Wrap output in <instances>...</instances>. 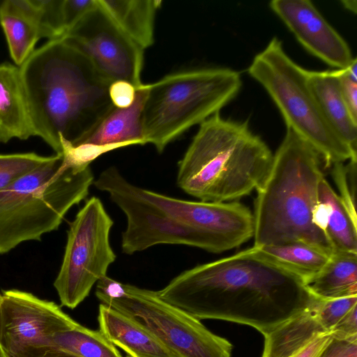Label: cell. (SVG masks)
<instances>
[{"instance_id": "cell-14", "label": "cell", "mask_w": 357, "mask_h": 357, "mask_svg": "<svg viewBox=\"0 0 357 357\" xmlns=\"http://www.w3.org/2000/svg\"><path fill=\"white\" fill-rule=\"evenodd\" d=\"M270 8L297 40L326 64L342 70L354 61L345 40L309 0H273Z\"/></svg>"}, {"instance_id": "cell-36", "label": "cell", "mask_w": 357, "mask_h": 357, "mask_svg": "<svg viewBox=\"0 0 357 357\" xmlns=\"http://www.w3.org/2000/svg\"><path fill=\"white\" fill-rule=\"evenodd\" d=\"M45 357H77L60 349H54L48 352Z\"/></svg>"}, {"instance_id": "cell-6", "label": "cell", "mask_w": 357, "mask_h": 357, "mask_svg": "<svg viewBox=\"0 0 357 357\" xmlns=\"http://www.w3.org/2000/svg\"><path fill=\"white\" fill-rule=\"evenodd\" d=\"M241 86L239 73L227 68L180 71L148 84L142 114L146 144L162 152L189 128L219 113Z\"/></svg>"}, {"instance_id": "cell-23", "label": "cell", "mask_w": 357, "mask_h": 357, "mask_svg": "<svg viewBox=\"0 0 357 357\" xmlns=\"http://www.w3.org/2000/svg\"><path fill=\"white\" fill-rule=\"evenodd\" d=\"M307 286L321 300L357 296V254L333 253Z\"/></svg>"}, {"instance_id": "cell-2", "label": "cell", "mask_w": 357, "mask_h": 357, "mask_svg": "<svg viewBox=\"0 0 357 357\" xmlns=\"http://www.w3.org/2000/svg\"><path fill=\"white\" fill-rule=\"evenodd\" d=\"M20 70L35 135L56 154L60 137L78 144L114 107L111 82L61 39L35 50Z\"/></svg>"}, {"instance_id": "cell-18", "label": "cell", "mask_w": 357, "mask_h": 357, "mask_svg": "<svg viewBox=\"0 0 357 357\" xmlns=\"http://www.w3.org/2000/svg\"><path fill=\"white\" fill-rule=\"evenodd\" d=\"M99 331L126 357H177L155 336L132 319L100 303Z\"/></svg>"}, {"instance_id": "cell-35", "label": "cell", "mask_w": 357, "mask_h": 357, "mask_svg": "<svg viewBox=\"0 0 357 357\" xmlns=\"http://www.w3.org/2000/svg\"><path fill=\"white\" fill-rule=\"evenodd\" d=\"M331 339V333L320 335L291 357H318Z\"/></svg>"}, {"instance_id": "cell-19", "label": "cell", "mask_w": 357, "mask_h": 357, "mask_svg": "<svg viewBox=\"0 0 357 357\" xmlns=\"http://www.w3.org/2000/svg\"><path fill=\"white\" fill-rule=\"evenodd\" d=\"M0 24L10 57L20 67L43 38L34 0H3L0 3Z\"/></svg>"}, {"instance_id": "cell-21", "label": "cell", "mask_w": 357, "mask_h": 357, "mask_svg": "<svg viewBox=\"0 0 357 357\" xmlns=\"http://www.w3.org/2000/svg\"><path fill=\"white\" fill-rule=\"evenodd\" d=\"M315 304L265 334L262 357H291L316 337L328 333L317 319Z\"/></svg>"}, {"instance_id": "cell-10", "label": "cell", "mask_w": 357, "mask_h": 357, "mask_svg": "<svg viewBox=\"0 0 357 357\" xmlns=\"http://www.w3.org/2000/svg\"><path fill=\"white\" fill-rule=\"evenodd\" d=\"M128 183L114 166L103 170L93 182L97 189L108 193L126 216L127 227L121 239L123 253L132 255L160 244L185 245L213 253L225 252L211 236L180 222L133 193Z\"/></svg>"}, {"instance_id": "cell-25", "label": "cell", "mask_w": 357, "mask_h": 357, "mask_svg": "<svg viewBox=\"0 0 357 357\" xmlns=\"http://www.w3.org/2000/svg\"><path fill=\"white\" fill-rule=\"evenodd\" d=\"M54 344V349L77 357H123L100 331L89 329L79 323L57 333Z\"/></svg>"}, {"instance_id": "cell-12", "label": "cell", "mask_w": 357, "mask_h": 357, "mask_svg": "<svg viewBox=\"0 0 357 357\" xmlns=\"http://www.w3.org/2000/svg\"><path fill=\"white\" fill-rule=\"evenodd\" d=\"M61 39L85 55L109 82L126 81L135 88L142 84L144 50L112 22L98 2Z\"/></svg>"}, {"instance_id": "cell-13", "label": "cell", "mask_w": 357, "mask_h": 357, "mask_svg": "<svg viewBox=\"0 0 357 357\" xmlns=\"http://www.w3.org/2000/svg\"><path fill=\"white\" fill-rule=\"evenodd\" d=\"M137 196L170 216L215 238L224 251L241 245L254 236V216L245 205L236 202H207L169 197L128 183Z\"/></svg>"}, {"instance_id": "cell-37", "label": "cell", "mask_w": 357, "mask_h": 357, "mask_svg": "<svg viewBox=\"0 0 357 357\" xmlns=\"http://www.w3.org/2000/svg\"><path fill=\"white\" fill-rule=\"evenodd\" d=\"M342 6L348 10L356 13L357 1L356 0H343L341 1Z\"/></svg>"}, {"instance_id": "cell-7", "label": "cell", "mask_w": 357, "mask_h": 357, "mask_svg": "<svg viewBox=\"0 0 357 357\" xmlns=\"http://www.w3.org/2000/svg\"><path fill=\"white\" fill-rule=\"evenodd\" d=\"M248 74L269 94L287 125L320 155L326 167L346 160L356 162V154L330 126L307 82V70L285 52L273 37L253 59Z\"/></svg>"}, {"instance_id": "cell-4", "label": "cell", "mask_w": 357, "mask_h": 357, "mask_svg": "<svg viewBox=\"0 0 357 357\" xmlns=\"http://www.w3.org/2000/svg\"><path fill=\"white\" fill-rule=\"evenodd\" d=\"M273 160L272 151L248 122L218 113L199 124L178 162L176 183L200 201L227 202L257 190Z\"/></svg>"}, {"instance_id": "cell-24", "label": "cell", "mask_w": 357, "mask_h": 357, "mask_svg": "<svg viewBox=\"0 0 357 357\" xmlns=\"http://www.w3.org/2000/svg\"><path fill=\"white\" fill-rule=\"evenodd\" d=\"M257 248L268 259L298 277L306 285L323 269L331 257L301 241Z\"/></svg>"}, {"instance_id": "cell-20", "label": "cell", "mask_w": 357, "mask_h": 357, "mask_svg": "<svg viewBox=\"0 0 357 357\" xmlns=\"http://www.w3.org/2000/svg\"><path fill=\"white\" fill-rule=\"evenodd\" d=\"M112 22L144 50L154 42V25L160 0H97Z\"/></svg>"}, {"instance_id": "cell-28", "label": "cell", "mask_w": 357, "mask_h": 357, "mask_svg": "<svg viewBox=\"0 0 357 357\" xmlns=\"http://www.w3.org/2000/svg\"><path fill=\"white\" fill-rule=\"evenodd\" d=\"M38 8L43 38L61 39L65 35L63 0H34Z\"/></svg>"}, {"instance_id": "cell-30", "label": "cell", "mask_w": 357, "mask_h": 357, "mask_svg": "<svg viewBox=\"0 0 357 357\" xmlns=\"http://www.w3.org/2000/svg\"><path fill=\"white\" fill-rule=\"evenodd\" d=\"M332 174L340 193L339 197L342 200L353 218L356 220L355 208L356 191L349 188L347 166H344L343 162L333 165Z\"/></svg>"}, {"instance_id": "cell-27", "label": "cell", "mask_w": 357, "mask_h": 357, "mask_svg": "<svg viewBox=\"0 0 357 357\" xmlns=\"http://www.w3.org/2000/svg\"><path fill=\"white\" fill-rule=\"evenodd\" d=\"M356 305L357 296L329 300L319 299L314 310L322 327L331 333L339 321Z\"/></svg>"}, {"instance_id": "cell-8", "label": "cell", "mask_w": 357, "mask_h": 357, "mask_svg": "<svg viewBox=\"0 0 357 357\" xmlns=\"http://www.w3.org/2000/svg\"><path fill=\"white\" fill-rule=\"evenodd\" d=\"M96 296L132 319L177 357H231L232 344L199 320L163 301L157 291L123 284L108 276L96 283Z\"/></svg>"}, {"instance_id": "cell-3", "label": "cell", "mask_w": 357, "mask_h": 357, "mask_svg": "<svg viewBox=\"0 0 357 357\" xmlns=\"http://www.w3.org/2000/svg\"><path fill=\"white\" fill-rule=\"evenodd\" d=\"M321 163L318 153L287 128L270 172L257 190L254 247L301 241L333 254L319 201Z\"/></svg>"}, {"instance_id": "cell-5", "label": "cell", "mask_w": 357, "mask_h": 357, "mask_svg": "<svg viewBox=\"0 0 357 357\" xmlns=\"http://www.w3.org/2000/svg\"><path fill=\"white\" fill-rule=\"evenodd\" d=\"M93 182L90 165H70L56 153L1 190L0 254L56 230Z\"/></svg>"}, {"instance_id": "cell-26", "label": "cell", "mask_w": 357, "mask_h": 357, "mask_svg": "<svg viewBox=\"0 0 357 357\" xmlns=\"http://www.w3.org/2000/svg\"><path fill=\"white\" fill-rule=\"evenodd\" d=\"M49 156L33 152L0 154V191L46 162Z\"/></svg>"}, {"instance_id": "cell-11", "label": "cell", "mask_w": 357, "mask_h": 357, "mask_svg": "<svg viewBox=\"0 0 357 357\" xmlns=\"http://www.w3.org/2000/svg\"><path fill=\"white\" fill-rule=\"evenodd\" d=\"M1 297V347L4 357H45L54 337L78 323L53 301L18 289Z\"/></svg>"}, {"instance_id": "cell-33", "label": "cell", "mask_w": 357, "mask_h": 357, "mask_svg": "<svg viewBox=\"0 0 357 357\" xmlns=\"http://www.w3.org/2000/svg\"><path fill=\"white\" fill-rule=\"evenodd\" d=\"M333 338L349 340L357 338V305L354 306L333 328Z\"/></svg>"}, {"instance_id": "cell-38", "label": "cell", "mask_w": 357, "mask_h": 357, "mask_svg": "<svg viewBox=\"0 0 357 357\" xmlns=\"http://www.w3.org/2000/svg\"><path fill=\"white\" fill-rule=\"evenodd\" d=\"M1 294H0V303H1ZM0 357H4L3 353L1 347V310H0Z\"/></svg>"}, {"instance_id": "cell-34", "label": "cell", "mask_w": 357, "mask_h": 357, "mask_svg": "<svg viewBox=\"0 0 357 357\" xmlns=\"http://www.w3.org/2000/svg\"><path fill=\"white\" fill-rule=\"evenodd\" d=\"M340 90L352 116L357 119V82L350 79L344 70H338Z\"/></svg>"}, {"instance_id": "cell-39", "label": "cell", "mask_w": 357, "mask_h": 357, "mask_svg": "<svg viewBox=\"0 0 357 357\" xmlns=\"http://www.w3.org/2000/svg\"><path fill=\"white\" fill-rule=\"evenodd\" d=\"M1 1H0V3H1Z\"/></svg>"}, {"instance_id": "cell-22", "label": "cell", "mask_w": 357, "mask_h": 357, "mask_svg": "<svg viewBox=\"0 0 357 357\" xmlns=\"http://www.w3.org/2000/svg\"><path fill=\"white\" fill-rule=\"evenodd\" d=\"M319 201L324 229L333 253L357 254L356 220L324 177L319 185Z\"/></svg>"}, {"instance_id": "cell-15", "label": "cell", "mask_w": 357, "mask_h": 357, "mask_svg": "<svg viewBox=\"0 0 357 357\" xmlns=\"http://www.w3.org/2000/svg\"><path fill=\"white\" fill-rule=\"evenodd\" d=\"M148 91V84H142L137 87L135 100L129 107L118 108L114 106L96 128L77 145L114 146L117 148L144 145L142 114Z\"/></svg>"}, {"instance_id": "cell-9", "label": "cell", "mask_w": 357, "mask_h": 357, "mask_svg": "<svg viewBox=\"0 0 357 357\" xmlns=\"http://www.w3.org/2000/svg\"><path fill=\"white\" fill-rule=\"evenodd\" d=\"M113 224L95 196L85 202L70 223L63 261L54 282L62 306L75 309L107 275L116 258L109 242Z\"/></svg>"}, {"instance_id": "cell-31", "label": "cell", "mask_w": 357, "mask_h": 357, "mask_svg": "<svg viewBox=\"0 0 357 357\" xmlns=\"http://www.w3.org/2000/svg\"><path fill=\"white\" fill-rule=\"evenodd\" d=\"M136 88L126 81H115L109 86V96L113 105L118 108L129 107L134 101Z\"/></svg>"}, {"instance_id": "cell-29", "label": "cell", "mask_w": 357, "mask_h": 357, "mask_svg": "<svg viewBox=\"0 0 357 357\" xmlns=\"http://www.w3.org/2000/svg\"><path fill=\"white\" fill-rule=\"evenodd\" d=\"M96 6L97 0H63L65 34Z\"/></svg>"}, {"instance_id": "cell-16", "label": "cell", "mask_w": 357, "mask_h": 357, "mask_svg": "<svg viewBox=\"0 0 357 357\" xmlns=\"http://www.w3.org/2000/svg\"><path fill=\"white\" fill-rule=\"evenodd\" d=\"M36 136L20 67L0 63V144Z\"/></svg>"}, {"instance_id": "cell-32", "label": "cell", "mask_w": 357, "mask_h": 357, "mask_svg": "<svg viewBox=\"0 0 357 357\" xmlns=\"http://www.w3.org/2000/svg\"><path fill=\"white\" fill-rule=\"evenodd\" d=\"M318 357H357V338H333Z\"/></svg>"}, {"instance_id": "cell-1", "label": "cell", "mask_w": 357, "mask_h": 357, "mask_svg": "<svg viewBox=\"0 0 357 357\" xmlns=\"http://www.w3.org/2000/svg\"><path fill=\"white\" fill-rule=\"evenodd\" d=\"M157 293L199 321L248 325L264 335L319 300L255 247L186 270Z\"/></svg>"}, {"instance_id": "cell-17", "label": "cell", "mask_w": 357, "mask_h": 357, "mask_svg": "<svg viewBox=\"0 0 357 357\" xmlns=\"http://www.w3.org/2000/svg\"><path fill=\"white\" fill-rule=\"evenodd\" d=\"M308 86L324 118L339 136L356 154L357 119L350 112L342 97L338 70L306 73Z\"/></svg>"}]
</instances>
